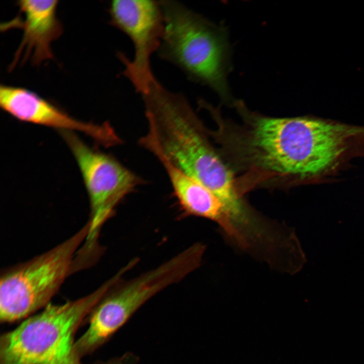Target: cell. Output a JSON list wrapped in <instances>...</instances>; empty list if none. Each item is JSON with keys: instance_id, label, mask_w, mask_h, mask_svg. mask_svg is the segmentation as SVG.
Masks as SVG:
<instances>
[{"instance_id": "1", "label": "cell", "mask_w": 364, "mask_h": 364, "mask_svg": "<svg viewBox=\"0 0 364 364\" xmlns=\"http://www.w3.org/2000/svg\"><path fill=\"white\" fill-rule=\"evenodd\" d=\"M234 102L242 122L218 116L211 134L226 164L242 174L237 180L244 193L316 178L327 144L315 118L269 117L250 111L242 101Z\"/></svg>"}, {"instance_id": "2", "label": "cell", "mask_w": 364, "mask_h": 364, "mask_svg": "<svg viewBox=\"0 0 364 364\" xmlns=\"http://www.w3.org/2000/svg\"><path fill=\"white\" fill-rule=\"evenodd\" d=\"M148 123L139 143L157 158L196 179L221 199L236 192L234 173L210 141L208 129L186 97L155 78L141 95Z\"/></svg>"}, {"instance_id": "3", "label": "cell", "mask_w": 364, "mask_h": 364, "mask_svg": "<svg viewBox=\"0 0 364 364\" xmlns=\"http://www.w3.org/2000/svg\"><path fill=\"white\" fill-rule=\"evenodd\" d=\"M114 276L95 291L60 304L49 303L0 338V364H82L75 335L102 298L118 282Z\"/></svg>"}, {"instance_id": "4", "label": "cell", "mask_w": 364, "mask_h": 364, "mask_svg": "<svg viewBox=\"0 0 364 364\" xmlns=\"http://www.w3.org/2000/svg\"><path fill=\"white\" fill-rule=\"evenodd\" d=\"M164 31L157 53L191 81L205 85L233 104L226 80L229 44L225 32L175 1H159Z\"/></svg>"}, {"instance_id": "5", "label": "cell", "mask_w": 364, "mask_h": 364, "mask_svg": "<svg viewBox=\"0 0 364 364\" xmlns=\"http://www.w3.org/2000/svg\"><path fill=\"white\" fill-rule=\"evenodd\" d=\"M88 231L87 222L75 234L49 251L1 272L2 323L25 319L50 303L73 270L77 251Z\"/></svg>"}, {"instance_id": "6", "label": "cell", "mask_w": 364, "mask_h": 364, "mask_svg": "<svg viewBox=\"0 0 364 364\" xmlns=\"http://www.w3.org/2000/svg\"><path fill=\"white\" fill-rule=\"evenodd\" d=\"M60 132L76 160L88 193L90 215L84 245L95 248L101 227L115 206L142 180L111 156L88 147L74 132Z\"/></svg>"}, {"instance_id": "7", "label": "cell", "mask_w": 364, "mask_h": 364, "mask_svg": "<svg viewBox=\"0 0 364 364\" xmlns=\"http://www.w3.org/2000/svg\"><path fill=\"white\" fill-rule=\"evenodd\" d=\"M108 12L109 24L126 34L132 42L133 60H129L122 53H118V57L125 66L122 74L142 95L155 78L150 58L160 47L164 31V15L159 1H113Z\"/></svg>"}, {"instance_id": "8", "label": "cell", "mask_w": 364, "mask_h": 364, "mask_svg": "<svg viewBox=\"0 0 364 364\" xmlns=\"http://www.w3.org/2000/svg\"><path fill=\"white\" fill-rule=\"evenodd\" d=\"M167 287L166 277L154 269L117 289L111 291L112 287L93 308L87 329L75 342L78 356L81 359L101 346L142 305Z\"/></svg>"}, {"instance_id": "9", "label": "cell", "mask_w": 364, "mask_h": 364, "mask_svg": "<svg viewBox=\"0 0 364 364\" xmlns=\"http://www.w3.org/2000/svg\"><path fill=\"white\" fill-rule=\"evenodd\" d=\"M0 106L13 117L24 122L81 132L105 147L122 143L108 122L96 124L78 120L36 93L22 87L1 84Z\"/></svg>"}, {"instance_id": "10", "label": "cell", "mask_w": 364, "mask_h": 364, "mask_svg": "<svg viewBox=\"0 0 364 364\" xmlns=\"http://www.w3.org/2000/svg\"><path fill=\"white\" fill-rule=\"evenodd\" d=\"M58 2L56 0L18 1L17 16L1 24L2 31L14 28L23 30L21 41L9 70L12 71L18 64L27 61L38 66L45 61L54 59L51 43L63 32L62 25L57 17Z\"/></svg>"}, {"instance_id": "11", "label": "cell", "mask_w": 364, "mask_h": 364, "mask_svg": "<svg viewBox=\"0 0 364 364\" xmlns=\"http://www.w3.org/2000/svg\"><path fill=\"white\" fill-rule=\"evenodd\" d=\"M162 163L183 209L188 214L216 222L220 229L228 226L230 213L223 203L203 185L173 167L162 158Z\"/></svg>"}, {"instance_id": "12", "label": "cell", "mask_w": 364, "mask_h": 364, "mask_svg": "<svg viewBox=\"0 0 364 364\" xmlns=\"http://www.w3.org/2000/svg\"><path fill=\"white\" fill-rule=\"evenodd\" d=\"M96 364H117V363L113 359H112L105 362H100Z\"/></svg>"}]
</instances>
